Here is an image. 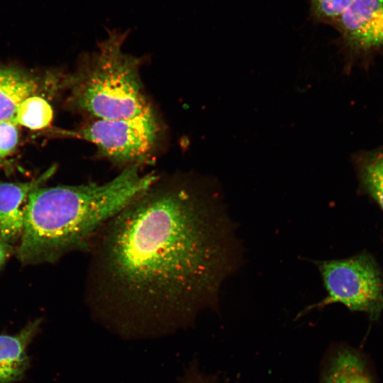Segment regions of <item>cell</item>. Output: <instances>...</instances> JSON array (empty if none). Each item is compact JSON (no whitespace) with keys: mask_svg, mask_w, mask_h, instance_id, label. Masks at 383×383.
<instances>
[{"mask_svg":"<svg viewBox=\"0 0 383 383\" xmlns=\"http://www.w3.org/2000/svg\"><path fill=\"white\" fill-rule=\"evenodd\" d=\"M160 132V125L152 111L128 118H91L79 129L65 134L91 143L99 157L126 167L147 160Z\"/></svg>","mask_w":383,"mask_h":383,"instance_id":"cell-5","label":"cell"},{"mask_svg":"<svg viewBox=\"0 0 383 383\" xmlns=\"http://www.w3.org/2000/svg\"><path fill=\"white\" fill-rule=\"evenodd\" d=\"M243 250L215 182L160 177L91 239L86 305L122 338L171 334L218 309Z\"/></svg>","mask_w":383,"mask_h":383,"instance_id":"cell-1","label":"cell"},{"mask_svg":"<svg viewBox=\"0 0 383 383\" xmlns=\"http://www.w3.org/2000/svg\"><path fill=\"white\" fill-rule=\"evenodd\" d=\"M125 167L103 184L38 187L28 196L23 233L16 248L24 265L52 263L74 251L87 252L101 227L159 178Z\"/></svg>","mask_w":383,"mask_h":383,"instance_id":"cell-2","label":"cell"},{"mask_svg":"<svg viewBox=\"0 0 383 383\" xmlns=\"http://www.w3.org/2000/svg\"><path fill=\"white\" fill-rule=\"evenodd\" d=\"M40 88L36 77L13 67H0V121L13 120L20 104Z\"/></svg>","mask_w":383,"mask_h":383,"instance_id":"cell-9","label":"cell"},{"mask_svg":"<svg viewBox=\"0 0 383 383\" xmlns=\"http://www.w3.org/2000/svg\"><path fill=\"white\" fill-rule=\"evenodd\" d=\"M42 323V318H38L15 334H0V383H16L23 379L30 362L28 348Z\"/></svg>","mask_w":383,"mask_h":383,"instance_id":"cell-8","label":"cell"},{"mask_svg":"<svg viewBox=\"0 0 383 383\" xmlns=\"http://www.w3.org/2000/svg\"><path fill=\"white\" fill-rule=\"evenodd\" d=\"M55 170L56 167L52 166L39 177L26 182H0V235L9 244L15 247L20 241L29 194L50 178Z\"/></svg>","mask_w":383,"mask_h":383,"instance_id":"cell-7","label":"cell"},{"mask_svg":"<svg viewBox=\"0 0 383 383\" xmlns=\"http://www.w3.org/2000/svg\"><path fill=\"white\" fill-rule=\"evenodd\" d=\"M320 383H373L369 368L357 351L335 350L326 362Z\"/></svg>","mask_w":383,"mask_h":383,"instance_id":"cell-10","label":"cell"},{"mask_svg":"<svg viewBox=\"0 0 383 383\" xmlns=\"http://www.w3.org/2000/svg\"><path fill=\"white\" fill-rule=\"evenodd\" d=\"M53 110L44 98L32 95L25 99L18 106L13 121L31 130L48 127L52 121Z\"/></svg>","mask_w":383,"mask_h":383,"instance_id":"cell-11","label":"cell"},{"mask_svg":"<svg viewBox=\"0 0 383 383\" xmlns=\"http://www.w3.org/2000/svg\"><path fill=\"white\" fill-rule=\"evenodd\" d=\"M326 296L304 309L298 316L333 304H341L353 311L363 312L377 320L383 311V282L374 257L362 252L350 257L314 261Z\"/></svg>","mask_w":383,"mask_h":383,"instance_id":"cell-4","label":"cell"},{"mask_svg":"<svg viewBox=\"0 0 383 383\" xmlns=\"http://www.w3.org/2000/svg\"><path fill=\"white\" fill-rule=\"evenodd\" d=\"M351 52L383 47V0H355L333 23Z\"/></svg>","mask_w":383,"mask_h":383,"instance_id":"cell-6","label":"cell"},{"mask_svg":"<svg viewBox=\"0 0 383 383\" xmlns=\"http://www.w3.org/2000/svg\"><path fill=\"white\" fill-rule=\"evenodd\" d=\"M15 251L16 247L7 243L0 235V271Z\"/></svg>","mask_w":383,"mask_h":383,"instance_id":"cell-16","label":"cell"},{"mask_svg":"<svg viewBox=\"0 0 383 383\" xmlns=\"http://www.w3.org/2000/svg\"><path fill=\"white\" fill-rule=\"evenodd\" d=\"M8 165V161L5 159H0V169L3 167H6Z\"/></svg>","mask_w":383,"mask_h":383,"instance_id":"cell-17","label":"cell"},{"mask_svg":"<svg viewBox=\"0 0 383 383\" xmlns=\"http://www.w3.org/2000/svg\"><path fill=\"white\" fill-rule=\"evenodd\" d=\"M178 383H217L216 378L202 372L199 366L192 364L180 378Z\"/></svg>","mask_w":383,"mask_h":383,"instance_id":"cell-15","label":"cell"},{"mask_svg":"<svg viewBox=\"0 0 383 383\" xmlns=\"http://www.w3.org/2000/svg\"><path fill=\"white\" fill-rule=\"evenodd\" d=\"M355 0H311L313 16L320 21L331 25Z\"/></svg>","mask_w":383,"mask_h":383,"instance_id":"cell-13","label":"cell"},{"mask_svg":"<svg viewBox=\"0 0 383 383\" xmlns=\"http://www.w3.org/2000/svg\"><path fill=\"white\" fill-rule=\"evenodd\" d=\"M128 33L109 31L69 78V104L91 118H133L152 111L140 77V60L123 50Z\"/></svg>","mask_w":383,"mask_h":383,"instance_id":"cell-3","label":"cell"},{"mask_svg":"<svg viewBox=\"0 0 383 383\" xmlns=\"http://www.w3.org/2000/svg\"><path fill=\"white\" fill-rule=\"evenodd\" d=\"M17 126L13 120L0 121V159L15 151L19 140Z\"/></svg>","mask_w":383,"mask_h":383,"instance_id":"cell-14","label":"cell"},{"mask_svg":"<svg viewBox=\"0 0 383 383\" xmlns=\"http://www.w3.org/2000/svg\"><path fill=\"white\" fill-rule=\"evenodd\" d=\"M359 172L365 190L383 212V148L365 156Z\"/></svg>","mask_w":383,"mask_h":383,"instance_id":"cell-12","label":"cell"}]
</instances>
